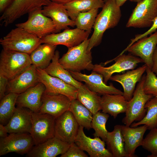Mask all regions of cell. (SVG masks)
I'll return each instance as SVG.
<instances>
[{
    "label": "cell",
    "mask_w": 157,
    "mask_h": 157,
    "mask_svg": "<svg viewBox=\"0 0 157 157\" xmlns=\"http://www.w3.org/2000/svg\"><path fill=\"white\" fill-rule=\"evenodd\" d=\"M42 8H38L29 13L26 21L16 24L15 26L23 28L41 39L50 34L57 33L52 19L42 13Z\"/></svg>",
    "instance_id": "8992f818"
},
{
    "label": "cell",
    "mask_w": 157,
    "mask_h": 157,
    "mask_svg": "<svg viewBox=\"0 0 157 157\" xmlns=\"http://www.w3.org/2000/svg\"><path fill=\"white\" fill-rule=\"evenodd\" d=\"M8 131L5 126L0 124V138H3L7 137Z\"/></svg>",
    "instance_id": "ee69618b"
},
{
    "label": "cell",
    "mask_w": 157,
    "mask_h": 157,
    "mask_svg": "<svg viewBox=\"0 0 157 157\" xmlns=\"http://www.w3.org/2000/svg\"><path fill=\"white\" fill-rule=\"evenodd\" d=\"M32 121L29 110L17 106L13 115L5 125L8 133H30Z\"/></svg>",
    "instance_id": "d4e9b609"
},
{
    "label": "cell",
    "mask_w": 157,
    "mask_h": 157,
    "mask_svg": "<svg viewBox=\"0 0 157 157\" xmlns=\"http://www.w3.org/2000/svg\"><path fill=\"white\" fill-rule=\"evenodd\" d=\"M19 94L9 92L5 95L0 102V123L5 125L13 115L16 107L17 99Z\"/></svg>",
    "instance_id": "d6a6232c"
},
{
    "label": "cell",
    "mask_w": 157,
    "mask_h": 157,
    "mask_svg": "<svg viewBox=\"0 0 157 157\" xmlns=\"http://www.w3.org/2000/svg\"><path fill=\"white\" fill-rule=\"evenodd\" d=\"M43 14L51 18L55 26L57 33L61 30L74 27V21L69 18L67 11L64 4L51 2L44 6L42 10Z\"/></svg>",
    "instance_id": "44dd1931"
},
{
    "label": "cell",
    "mask_w": 157,
    "mask_h": 157,
    "mask_svg": "<svg viewBox=\"0 0 157 157\" xmlns=\"http://www.w3.org/2000/svg\"><path fill=\"white\" fill-rule=\"evenodd\" d=\"M142 146L151 153L147 157H157V128L150 130L144 139Z\"/></svg>",
    "instance_id": "8d00e7d4"
},
{
    "label": "cell",
    "mask_w": 157,
    "mask_h": 157,
    "mask_svg": "<svg viewBox=\"0 0 157 157\" xmlns=\"http://www.w3.org/2000/svg\"><path fill=\"white\" fill-rule=\"evenodd\" d=\"M39 82L45 86V93L65 95L72 100L77 99L78 89L58 78L48 74L43 69L37 68Z\"/></svg>",
    "instance_id": "4fadbf2b"
},
{
    "label": "cell",
    "mask_w": 157,
    "mask_h": 157,
    "mask_svg": "<svg viewBox=\"0 0 157 157\" xmlns=\"http://www.w3.org/2000/svg\"><path fill=\"white\" fill-rule=\"evenodd\" d=\"M51 2L50 0H14L2 13L0 21L6 27L23 15Z\"/></svg>",
    "instance_id": "9c48e42d"
},
{
    "label": "cell",
    "mask_w": 157,
    "mask_h": 157,
    "mask_svg": "<svg viewBox=\"0 0 157 157\" xmlns=\"http://www.w3.org/2000/svg\"><path fill=\"white\" fill-rule=\"evenodd\" d=\"M157 46V30L148 37L138 40L128 48L125 49L119 55L126 51L141 59L144 64L151 69L153 65L152 58Z\"/></svg>",
    "instance_id": "2e32d148"
},
{
    "label": "cell",
    "mask_w": 157,
    "mask_h": 157,
    "mask_svg": "<svg viewBox=\"0 0 157 157\" xmlns=\"http://www.w3.org/2000/svg\"><path fill=\"white\" fill-rule=\"evenodd\" d=\"M145 107L147 110L145 116L140 121L133 123L131 127L146 125L149 130L157 128V97H154L149 100Z\"/></svg>",
    "instance_id": "836d02e7"
},
{
    "label": "cell",
    "mask_w": 157,
    "mask_h": 157,
    "mask_svg": "<svg viewBox=\"0 0 157 157\" xmlns=\"http://www.w3.org/2000/svg\"><path fill=\"white\" fill-rule=\"evenodd\" d=\"M32 126L30 134L35 145L41 144L54 136L55 118L47 113L35 112L29 110Z\"/></svg>",
    "instance_id": "52a82bcc"
},
{
    "label": "cell",
    "mask_w": 157,
    "mask_h": 157,
    "mask_svg": "<svg viewBox=\"0 0 157 157\" xmlns=\"http://www.w3.org/2000/svg\"><path fill=\"white\" fill-rule=\"evenodd\" d=\"M145 75H143L137 85L132 98L128 102L125 115L122 120L127 126H130L135 121L139 122L144 117L147 111L145 105L154 97L146 94L144 91L143 86Z\"/></svg>",
    "instance_id": "5b68a950"
},
{
    "label": "cell",
    "mask_w": 157,
    "mask_h": 157,
    "mask_svg": "<svg viewBox=\"0 0 157 157\" xmlns=\"http://www.w3.org/2000/svg\"><path fill=\"white\" fill-rule=\"evenodd\" d=\"M69 72L75 79L85 82V85L90 90L98 94L102 95L106 94H123V92L115 87L112 83L107 85L104 82L103 76L95 71H92L89 75L81 72Z\"/></svg>",
    "instance_id": "9a60e30c"
},
{
    "label": "cell",
    "mask_w": 157,
    "mask_h": 157,
    "mask_svg": "<svg viewBox=\"0 0 157 157\" xmlns=\"http://www.w3.org/2000/svg\"><path fill=\"white\" fill-rule=\"evenodd\" d=\"M35 145L30 133H11L0 138V156L10 152L23 155L27 154Z\"/></svg>",
    "instance_id": "8fae6325"
},
{
    "label": "cell",
    "mask_w": 157,
    "mask_h": 157,
    "mask_svg": "<svg viewBox=\"0 0 157 157\" xmlns=\"http://www.w3.org/2000/svg\"><path fill=\"white\" fill-rule=\"evenodd\" d=\"M137 3L127 22L126 27H150L157 16V0H142Z\"/></svg>",
    "instance_id": "ba28073f"
},
{
    "label": "cell",
    "mask_w": 157,
    "mask_h": 157,
    "mask_svg": "<svg viewBox=\"0 0 157 157\" xmlns=\"http://www.w3.org/2000/svg\"><path fill=\"white\" fill-rule=\"evenodd\" d=\"M56 47L47 43L40 45L30 54L32 64L37 68L45 69L51 62Z\"/></svg>",
    "instance_id": "83f0119b"
},
{
    "label": "cell",
    "mask_w": 157,
    "mask_h": 157,
    "mask_svg": "<svg viewBox=\"0 0 157 157\" xmlns=\"http://www.w3.org/2000/svg\"><path fill=\"white\" fill-rule=\"evenodd\" d=\"M0 44L3 49L30 55L42 42L41 39L36 35L17 27L1 38Z\"/></svg>",
    "instance_id": "3957f363"
},
{
    "label": "cell",
    "mask_w": 157,
    "mask_h": 157,
    "mask_svg": "<svg viewBox=\"0 0 157 157\" xmlns=\"http://www.w3.org/2000/svg\"><path fill=\"white\" fill-rule=\"evenodd\" d=\"M45 86L39 82L24 92L19 94L17 106L26 108L35 112H38L42 105V98L45 90Z\"/></svg>",
    "instance_id": "cb8c5ba5"
},
{
    "label": "cell",
    "mask_w": 157,
    "mask_h": 157,
    "mask_svg": "<svg viewBox=\"0 0 157 157\" xmlns=\"http://www.w3.org/2000/svg\"><path fill=\"white\" fill-rule=\"evenodd\" d=\"M98 9L94 8L80 13L74 20L76 28L81 30L91 32L98 15Z\"/></svg>",
    "instance_id": "d590c367"
},
{
    "label": "cell",
    "mask_w": 157,
    "mask_h": 157,
    "mask_svg": "<svg viewBox=\"0 0 157 157\" xmlns=\"http://www.w3.org/2000/svg\"><path fill=\"white\" fill-rule=\"evenodd\" d=\"M69 110L73 114L79 126L89 130L92 128L93 114L77 99L72 100Z\"/></svg>",
    "instance_id": "1f68e13d"
},
{
    "label": "cell",
    "mask_w": 157,
    "mask_h": 157,
    "mask_svg": "<svg viewBox=\"0 0 157 157\" xmlns=\"http://www.w3.org/2000/svg\"><path fill=\"white\" fill-rule=\"evenodd\" d=\"M69 146V144L54 136L41 144L34 145L26 156L55 157L65 153Z\"/></svg>",
    "instance_id": "d6986e66"
},
{
    "label": "cell",
    "mask_w": 157,
    "mask_h": 157,
    "mask_svg": "<svg viewBox=\"0 0 157 157\" xmlns=\"http://www.w3.org/2000/svg\"><path fill=\"white\" fill-rule=\"evenodd\" d=\"M60 53L58 50L55 51L51 62L45 69V71L49 75L62 80L66 83L71 85L78 89L83 84L75 79L70 72L65 69L59 61Z\"/></svg>",
    "instance_id": "4316f807"
},
{
    "label": "cell",
    "mask_w": 157,
    "mask_h": 157,
    "mask_svg": "<svg viewBox=\"0 0 157 157\" xmlns=\"http://www.w3.org/2000/svg\"><path fill=\"white\" fill-rule=\"evenodd\" d=\"M101 97L98 94L91 91L83 84L78 89L76 99L87 108L93 115L101 110Z\"/></svg>",
    "instance_id": "4dcf8cb0"
},
{
    "label": "cell",
    "mask_w": 157,
    "mask_h": 157,
    "mask_svg": "<svg viewBox=\"0 0 157 157\" xmlns=\"http://www.w3.org/2000/svg\"><path fill=\"white\" fill-rule=\"evenodd\" d=\"M105 142L113 157H128L125 150L120 125H115L112 131L108 132Z\"/></svg>",
    "instance_id": "f1b7e54d"
},
{
    "label": "cell",
    "mask_w": 157,
    "mask_h": 157,
    "mask_svg": "<svg viewBox=\"0 0 157 157\" xmlns=\"http://www.w3.org/2000/svg\"><path fill=\"white\" fill-rule=\"evenodd\" d=\"M152 62L153 65L151 70L157 76V46L153 54Z\"/></svg>",
    "instance_id": "b9f144b4"
},
{
    "label": "cell",
    "mask_w": 157,
    "mask_h": 157,
    "mask_svg": "<svg viewBox=\"0 0 157 157\" xmlns=\"http://www.w3.org/2000/svg\"><path fill=\"white\" fill-rule=\"evenodd\" d=\"M117 5L119 7L122 6L128 0H115Z\"/></svg>",
    "instance_id": "bcb514c9"
},
{
    "label": "cell",
    "mask_w": 157,
    "mask_h": 157,
    "mask_svg": "<svg viewBox=\"0 0 157 157\" xmlns=\"http://www.w3.org/2000/svg\"><path fill=\"white\" fill-rule=\"evenodd\" d=\"M37 67L31 65L24 71L8 81L7 90L9 92L19 94L39 82Z\"/></svg>",
    "instance_id": "7402d4cb"
},
{
    "label": "cell",
    "mask_w": 157,
    "mask_h": 157,
    "mask_svg": "<svg viewBox=\"0 0 157 157\" xmlns=\"http://www.w3.org/2000/svg\"><path fill=\"white\" fill-rule=\"evenodd\" d=\"M79 126L72 113L67 110L55 118L54 136L70 144L74 142Z\"/></svg>",
    "instance_id": "5bb4252c"
},
{
    "label": "cell",
    "mask_w": 157,
    "mask_h": 157,
    "mask_svg": "<svg viewBox=\"0 0 157 157\" xmlns=\"http://www.w3.org/2000/svg\"><path fill=\"white\" fill-rule=\"evenodd\" d=\"M146 74L144 84L145 93L153 97H157V76L148 67L146 71Z\"/></svg>",
    "instance_id": "74e56055"
},
{
    "label": "cell",
    "mask_w": 157,
    "mask_h": 157,
    "mask_svg": "<svg viewBox=\"0 0 157 157\" xmlns=\"http://www.w3.org/2000/svg\"><path fill=\"white\" fill-rule=\"evenodd\" d=\"M147 67L144 64L122 74L112 76L110 80L121 84L123 89V96L126 101H129L133 97L136 84L141 80Z\"/></svg>",
    "instance_id": "ffe728a7"
},
{
    "label": "cell",
    "mask_w": 157,
    "mask_h": 157,
    "mask_svg": "<svg viewBox=\"0 0 157 157\" xmlns=\"http://www.w3.org/2000/svg\"><path fill=\"white\" fill-rule=\"evenodd\" d=\"M104 0V2H105V1H106L107 0Z\"/></svg>",
    "instance_id": "c3c4849f"
},
{
    "label": "cell",
    "mask_w": 157,
    "mask_h": 157,
    "mask_svg": "<svg viewBox=\"0 0 157 157\" xmlns=\"http://www.w3.org/2000/svg\"><path fill=\"white\" fill-rule=\"evenodd\" d=\"M131 1L138 3L142 0H129Z\"/></svg>",
    "instance_id": "7dc6e473"
},
{
    "label": "cell",
    "mask_w": 157,
    "mask_h": 157,
    "mask_svg": "<svg viewBox=\"0 0 157 157\" xmlns=\"http://www.w3.org/2000/svg\"><path fill=\"white\" fill-rule=\"evenodd\" d=\"M104 3V0H75L64 5L69 17L74 21L80 13L94 8H102Z\"/></svg>",
    "instance_id": "f546056e"
},
{
    "label": "cell",
    "mask_w": 157,
    "mask_h": 157,
    "mask_svg": "<svg viewBox=\"0 0 157 157\" xmlns=\"http://www.w3.org/2000/svg\"><path fill=\"white\" fill-rule=\"evenodd\" d=\"M14 0H0V12L2 13Z\"/></svg>",
    "instance_id": "7bdbcfd3"
},
{
    "label": "cell",
    "mask_w": 157,
    "mask_h": 157,
    "mask_svg": "<svg viewBox=\"0 0 157 157\" xmlns=\"http://www.w3.org/2000/svg\"><path fill=\"white\" fill-rule=\"evenodd\" d=\"M52 2L57 3L65 4L75 0H50Z\"/></svg>",
    "instance_id": "f6af8a7d"
},
{
    "label": "cell",
    "mask_w": 157,
    "mask_h": 157,
    "mask_svg": "<svg viewBox=\"0 0 157 157\" xmlns=\"http://www.w3.org/2000/svg\"><path fill=\"white\" fill-rule=\"evenodd\" d=\"M128 102L122 95H103L101 97V110L115 118L119 114L126 112Z\"/></svg>",
    "instance_id": "484cf974"
},
{
    "label": "cell",
    "mask_w": 157,
    "mask_h": 157,
    "mask_svg": "<svg viewBox=\"0 0 157 157\" xmlns=\"http://www.w3.org/2000/svg\"><path fill=\"white\" fill-rule=\"evenodd\" d=\"M113 60L115 63L108 67H104L100 64L94 65L92 71L102 75L104 77V82L106 84L114 73L134 69L139 63H143L141 59L131 53L127 55L123 54L119 55L112 60L105 62L104 63V66Z\"/></svg>",
    "instance_id": "30bf717a"
},
{
    "label": "cell",
    "mask_w": 157,
    "mask_h": 157,
    "mask_svg": "<svg viewBox=\"0 0 157 157\" xmlns=\"http://www.w3.org/2000/svg\"><path fill=\"white\" fill-rule=\"evenodd\" d=\"M109 117L108 114L99 111L93 115L91 126L95 131L94 137H100L105 142L108 132L106 125Z\"/></svg>",
    "instance_id": "e575fe53"
},
{
    "label": "cell",
    "mask_w": 157,
    "mask_h": 157,
    "mask_svg": "<svg viewBox=\"0 0 157 157\" xmlns=\"http://www.w3.org/2000/svg\"><path fill=\"white\" fill-rule=\"evenodd\" d=\"M84 127L80 126L75 143L83 150L87 152L91 157H113L105 148V142L99 137L90 138L86 135Z\"/></svg>",
    "instance_id": "ac0fdd59"
},
{
    "label": "cell",
    "mask_w": 157,
    "mask_h": 157,
    "mask_svg": "<svg viewBox=\"0 0 157 157\" xmlns=\"http://www.w3.org/2000/svg\"><path fill=\"white\" fill-rule=\"evenodd\" d=\"M32 65L30 55L3 49L0 56V75L8 80L13 78Z\"/></svg>",
    "instance_id": "277c9868"
},
{
    "label": "cell",
    "mask_w": 157,
    "mask_h": 157,
    "mask_svg": "<svg viewBox=\"0 0 157 157\" xmlns=\"http://www.w3.org/2000/svg\"><path fill=\"white\" fill-rule=\"evenodd\" d=\"M124 138L125 151L128 157H134L136 149L142 146L143 136L147 129L146 125L139 127H130V126L120 125Z\"/></svg>",
    "instance_id": "603a6c76"
},
{
    "label": "cell",
    "mask_w": 157,
    "mask_h": 157,
    "mask_svg": "<svg viewBox=\"0 0 157 157\" xmlns=\"http://www.w3.org/2000/svg\"><path fill=\"white\" fill-rule=\"evenodd\" d=\"M8 80L6 77L0 75V99L5 95Z\"/></svg>",
    "instance_id": "60d3db41"
},
{
    "label": "cell",
    "mask_w": 157,
    "mask_h": 157,
    "mask_svg": "<svg viewBox=\"0 0 157 157\" xmlns=\"http://www.w3.org/2000/svg\"><path fill=\"white\" fill-rule=\"evenodd\" d=\"M157 30V16L153 20V24L150 28L143 33L136 35L135 37L131 40V42L126 48H127L135 42L142 38L147 37L154 33Z\"/></svg>",
    "instance_id": "ab89813d"
},
{
    "label": "cell",
    "mask_w": 157,
    "mask_h": 157,
    "mask_svg": "<svg viewBox=\"0 0 157 157\" xmlns=\"http://www.w3.org/2000/svg\"><path fill=\"white\" fill-rule=\"evenodd\" d=\"M102 8L96 17L93 33L89 39V51L101 43L105 31L116 26L121 17L120 7L117 5L115 0H107Z\"/></svg>",
    "instance_id": "6da1fadb"
},
{
    "label": "cell",
    "mask_w": 157,
    "mask_h": 157,
    "mask_svg": "<svg viewBox=\"0 0 157 157\" xmlns=\"http://www.w3.org/2000/svg\"><path fill=\"white\" fill-rule=\"evenodd\" d=\"M60 157H88V156L74 142L70 144L67 150L61 155Z\"/></svg>",
    "instance_id": "f35d334b"
},
{
    "label": "cell",
    "mask_w": 157,
    "mask_h": 157,
    "mask_svg": "<svg viewBox=\"0 0 157 157\" xmlns=\"http://www.w3.org/2000/svg\"><path fill=\"white\" fill-rule=\"evenodd\" d=\"M71 101L69 98L63 94L44 92L38 112L49 114L56 118L69 110Z\"/></svg>",
    "instance_id": "e0dca14e"
},
{
    "label": "cell",
    "mask_w": 157,
    "mask_h": 157,
    "mask_svg": "<svg viewBox=\"0 0 157 157\" xmlns=\"http://www.w3.org/2000/svg\"><path fill=\"white\" fill-rule=\"evenodd\" d=\"M90 31L81 30L77 28L65 29L59 33L49 34L41 39L42 43L53 45H62L68 48L77 46L88 39Z\"/></svg>",
    "instance_id": "7c38bea8"
},
{
    "label": "cell",
    "mask_w": 157,
    "mask_h": 157,
    "mask_svg": "<svg viewBox=\"0 0 157 157\" xmlns=\"http://www.w3.org/2000/svg\"><path fill=\"white\" fill-rule=\"evenodd\" d=\"M89 42L88 39L77 46L68 48L67 52L59 58L60 64L69 72L92 70L94 65L92 53L88 49Z\"/></svg>",
    "instance_id": "7a4b0ae2"
}]
</instances>
